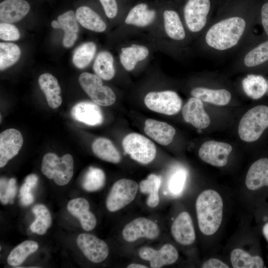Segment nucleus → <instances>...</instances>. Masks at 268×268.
<instances>
[{"label": "nucleus", "mask_w": 268, "mask_h": 268, "mask_svg": "<svg viewBox=\"0 0 268 268\" xmlns=\"http://www.w3.org/2000/svg\"><path fill=\"white\" fill-rule=\"evenodd\" d=\"M254 18L246 8L221 12L198 37L201 51L213 58L235 55L251 39Z\"/></svg>", "instance_id": "1"}, {"label": "nucleus", "mask_w": 268, "mask_h": 268, "mask_svg": "<svg viewBox=\"0 0 268 268\" xmlns=\"http://www.w3.org/2000/svg\"><path fill=\"white\" fill-rule=\"evenodd\" d=\"M223 203L220 194L208 189L198 197L196 209L198 225L201 232L210 236L215 233L221 224Z\"/></svg>", "instance_id": "2"}, {"label": "nucleus", "mask_w": 268, "mask_h": 268, "mask_svg": "<svg viewBox=\"0 0 268 268\" xmlns=\"http://www.w3.org/2000/svg\"><path fill=\"white\" fill-rule=\"evenodd\" d=\"M210 0H188L183 9V18L187 30L199 37L207 27L211 18Z\"/></svg>", "instance_id": "3"}, {"label": "nucleus", "mask_w": 268, "mask_h": 268, "mask_svg": "<svg viewBox=\"0 0 268 268\" xmlns=\"http://www.w3.org/2000/svg\"><path fill=\"white\" fill-rule=\"evenodd\" d=\"M268 127V107L255 106L248 111L241 118L238 126L240 138L246 142L257 140Z\"/></svg>", "instance_id": "4"}, {"label": "nucleus", "mask_w": 268, "mask_h": 268, "mask_svg": "<svg viewBox=\"0 0 268 268\" xmlns=\"http://www.w3.org/2000/svg\"><path fill=\"white\" fill-rule=\"evenodd\" d=\"M41 171L48 179H53L58 185H66L73 176V158L69 154L60 158L54 153H47L42 159Z\"/></svg>", "instance_id": "5"}, {"label": "nucleus", "mask_w": 268, "mask_h": 268, "mask_svg": "<svg viewBox=\"0 0 268 268\" xmlns=\"http://www.w3.org/2000/svg\"><path fill=\"white\" fill-rule=\"evenodd\" d=\"M234 67L241 70H251L268 62V40L257 45L251 39L235 55Z\"/></svg>", "instance_id": "6"}, {"label": "nucleus", "mask_w": 268, "mask_h": 268, "mask_svg": "<svg viewBox=\"0 0 268 268\" xmlns=\"http://www.w3.org/2000/svg\"><path fill=\"white\" fill-rule=\"evenodd\" d=\"M125 151L135 161L147 164L152 162L156 154L155 144L148 138L138 133L127 135L122 141Z\"/></svg>", "instance_id": "7"}, {"label": "nucleus", "mask_w": 268, "mask_h": 268, "mask_svg": "<svg viewBox=\"0 0 268 268\" xmlns=\"http://www.w3.org/2000/svg\"><path fill=\"white\" fill-rule=\"evenodd\" d=\"M79 83L86 94L96 104L102 106L113 105L116 96L112 89L103 84L102 79L96 74L84 72L78 77Z\"/></svg>", "instance_id": "8"}, {"label": "nucleus", "mask_w": 268, "mask_h": 268, "mask_svg": "<svg viewBox=\"0 0 268 268\" xmlns=\"http://www.w3.org/2000/svg\"><path fill=\"white\" fill-rule=\"evenodd\" d=\"M137 183L132 180L122 179L113 185L106 201V206L110 212H115L132 202L138 190Z\"/></svg>", "instance_id": "9"}, {"label": "nucleus", "mask_w": 268, "mask_h": 268, "mask_svg": "<svg viewBox=\"0 0 268 268\" xmlns=\"http://www.w3.org/2000/svg\"><path fill=\"white\" fill-rule=\"evenodd\" d=\"M144 102L150 110L166 115L178 113L182 105L181 97L172 90L150 92L145 95Z\"/></svg>", "instance_id": "10"}, {"label": "nucleus", "mask_w": 268, "mask_h": 268, "mask_svg": "<svg viewBox=\"0 0 268 268\" xmlns=\"http://www.w3.org/2000/svg\"><path fill=\"white\" fill-rule=\"evenodd\" d=\"M160 229L158 225L144 217L136 218L124 228L122 236L124 240L129 242L135 241L140 238L153 240L159 235Z\"/></svg>", "instance_id": "11"}, {"label": "nucleus", "mask_w": 268, "mask_h": 268, "mask_svg": "<svg viewBox=\"0 0 268 268\" xmlns=\"http://www.w3.org/2000/svg\"><path fill=\"white\" fill-rule=\"evenodd\" d=\"M76 243L84 256L93 263H100L109 255V248L106 242L93 235L79 234Z\"/></svg>", "instance_id": "12"}, {"label": "nucleus", "mask_w": 268, "mask_h": 268, "mask_svg": "<svg viewBox=\"0 0 268 268\" xmlns=\"http://www.w3.org/2000/svg\"><path fill=\"white\" fill-rule=\"evenodd\" d=\"M232 150L228 143L210 140L204 142L199 151V156L205 162L216 167L226 165L228 157Z\"/></svg>", "instance_id": "13"}, {"label": "nucleus", "mask_w": 268, "mask_h": 268, "mask_svg": "<svg viewBox=\"0 0 268 268\" xmlns=\"http://www.w3.org/2000/svg\"><path fill=\"white\" fill-rule=\"evenodd\" d=\"M140 258L150 262L152 268H160L175 263L179 254L176 248L170 244H166L159 250L149 247H143L138 251Z\"/></svg>", "instance_id": "14"}, {"label": "nucleus", "mask_w": 268, "mask_h": 268, "mask_svg": "<svg viewBox=\"0 0 268 268\" xmlns=\"http://www.w3.org/2000/svg\"><path fill=\"white\" fill-rule=\"evenodd\" d=\"M23 139L21 133L14 129H8L0 134V167L16 156L21 149Z\"/></svg>", "instance_id": "15"}, {"label": "nucleus", "mask_w": 268, "mask_h": 268, "mask_svg": "<svg viewBox=\"0 0 268 268\" xmlns=\"http://www.w3.org/2000/svg\"><path fill=\"white\" fill-rule=\"evenodd\" d=\"M171 234L175 240L184 245L192 244L196 239V233L190 214L183 211L180 213L173 222Z\"/></svg>", "instance_id": "16"}, {"label": "nucleus", "mask_w": 268, "mask_h": 268, "mask_svg": "<svg viewBox=\"0 0 268 268\" xmlns=\"http://www.w3.org/2000/svg\"><path fill=\"white\" fill-rule=\"evenodd\" d=\"M182 113L184 120L197 129H205L210 124V120L202 101L198 98H190L183 106Z\"/></svg>", "instance_id": "17"}, {"label": "nucleus", "mask_w": 268, "mask_h": 268, "mask_svg": "<svg viewBox=\"0 0 268 268\" xmlns=\"http://www.w3.org/2000/svg\"><path fill=\"white\" fill-rule=\"evenodd\" d=\"M71 115L77 121L91 126L101 125L103 121L100 108L91 102L83 101L77 103L71 109Z\"/></svg>", "instance_id": "18"}, {"label": "nucleus", "mask_w": 268, "mask_h": 268, "mask_svg": "<svg viewBox=\"0 0 268 268\" xmlns=\"http://www.w3.org/2000/svg\"><path fill=\"white\" fill-rule=\"evenodd\" d=\"M144 131L149 137L163 145L169 144L176 133L175 129L172 126L152 119L146 120Z\"/></svg>", "instance_id": "19"}, {"label": "nucleus", "mask_w": 268, "mask_h": 268, "mask_svg": "<svg viewBox=\"0 0 268 268\" xmlns=\"http://www.w3.org/2000/svg\"><path fill=\"white\" fill-rule=\"evenodd\" d=\"M89 208L88 201L82 198L72 199L67 205L69 212L78 218L82 228L87 231L93 230L97 223L96 217Z\"/></svg>", "instance_id": "20"}, {"label": "nucleus", "mask_w": 268, "mask_h": 268, "mask_svg": "<svg viewBox=\"0 0 268 268\" xmlns=\"http://www.w3.org/2000/svg\"><path fill=\"white\" fill-rule=\"evenodd\" d=\"M163 16L167 36L175 42H185L187 39V30L179 14L176 10L167 9L164 11Z\"/></svg>", "instance_id": "21"}, {"label": "nucleus", "mask_w": 268, "mask_h": 268, "mask_svg": "<svg viewBox=\"0 0 268 268\" xmlns=\"http://www.w3.org/2000/svg\"><path fill=\"white\" fill-rule=\"evenodd\" d=\"M190 93L192 97L202 102L219 106L228 104L232 97L230 91L223 88H214L198 86L193 88Z\"/></svg>", "instance_id": "22"}, {"label": "nucleus", "mask_w": 268, "mask_h": 268, "mask_svg": "<svg viewBox=\"0 0 268 268\" xmlns=\"http://www.w3.org/2000/svg\"><path fill=\"white\" fill-rule=\"evenodd\" d=\"M30 9L29 3L25 0H4L0 3V20L10 23L19 21Z\"/></svg>", "instance_id": "23"}, {"label": "nucleus", "mask_w": 268, "mask_h": 268, "mask_svg": "<svg viewBox=\"0 0 268 268\" xmlns=\"http://www.w3.org/2000/svg\"><path fill=\"white\" fill-rule=\"evenodd\" d=\"M245 184L252 191L268 187V159L261 158L254 162L247 172Z\"/></svg>", "instance_id": "24"}, {"label": "nucleus", "mask_w": 268, "mask_h": 268, "mask_svg": "<svg viewBox=\"0 0 268 268\" xmlns=\"http://www.w3.org/2000/svg\"><path fill=\"white\" fill-rule=\"evenodd\" d=\"M38 83L49 107L53 109L58 108L62 104V99L60 95L61 88L57 78L49 73H43L39 77Z\"/></svg>", "instance_id": "25"}, {"label": "nucleus", "mask_w": 268, "mask_h": 268, "mask_svg": "<svg viewBox=\"0 0 268 268\" xmlns=\"http://www.w3.org/2000/svg\"><path fill=\"white\" fill-rule=\"evenodd\" d=\"M60 29L65 32L63 45L66 48L72 46L77 38L79 27L75 13L73 10H68L58 17Z\"/></svg>", "instance_id": "26"}, {"label": "nucleus", "mask_w": 268, "mask_h": 268, "mask_svg": "<svg viewBox=\"0 0 268 268\" xmlns=\"http://www.w3.org/2000/svg\"><path fill=\"white\" fill-rule=\"evenodd\" d=\"M120 54V61L127 71L133 70L137 64L145 59L149 55L148 49L144 46L132 44L122 48Z\"/></svg>", "instance_id": "27"}, {"label": "nucleus", "mask_w": 268, "mask_h": 268, "mask_svg": "<svg viewBox=\"0 0 268 268\" xmlns=\"http://www.w3.org/2000/svg\"><path fill=\"white\" fill-rule=\"evenodd\" d=\"M75 15L78 22L84 28L96 32H103L107 28L100 15L87 6L79 7Z\"/></svg>", "instance_id": "28"}, {"label": "nucleus", "mask_w": 268, "mask_h": 268, "mask_svg": "<svg viewBox=\"0 0 268 268\" xmlns=\"http://www.w3.org/2000/svg\"><path fill=\"white\" fill-rule=\"evenodd\" d=\"M156 16V11L148 9L145 3H140L134 6L128 13L125 22L128 25L144 27L150 24Z\"/></svg>", "instance_id": "29"}, {"label": "nucleus", "mask_w": 268, "mask_h": 268, "mask_svg": "<svg viewBox=\"0 0 268 268\" xmlns=\"http://www.w3.org/2000/svg\"><path fill=\"white\" fill-rule=\"evenodd\" d=\"M94 154L101 159L113 163H118L121 160V155L113 143L108 139L100 137L92 144Z\"/></svg>", "instance_id": "30"}, {"label": "nucleus", "mask_w": 268, "mask_h": 268, "mask_svg": "<svg viewBox=\"0 0 268 268\" xmlns=\"http://www.w3.org/2000/svg\"><path fill=\"white\" fill-rule=\"evenodd\" d=\"M114 60L111 53L102 51L96 56L93 66L96 75L105 80H110L115 76Z\"/></svg>", "instance_id": "31"}, {"label": "nucleus", "mask_w": 268, "mask_h": 268, "mask_svg": "<svg viewBox=\"0 0 268 268\" xmlns=\"http://www.w3.org/2000/svg\"><path fill=\"white\" fill-rule=\"evenodd\" d=\"M242 88L245 94L253 99H258L266 93L268 83L262 75L248 74L242 81Z\"/></svg>", "instance_id": "32"}, {"label": "nucleus", "mask_w": 268, "mask_h": 268, "mask_svg": "<svg viewBox=\"0 0 268 268\" xmlns=\"http://www.w3.org/2000/svg\"><path fill=\"white\" fill-rule=\"evenodd\" d=\"M161 184L160 176L151 174L146 179L139 184V190L142 194H148L147 205L150 207H155L159 202V190Z\"/></svg>", "instance_id": "33"}, {"label": "nucleus", "mask_w": 268, "mask_h": 268, "mask_svg": "<svg viewBox=\"0 0 268 268\" xmlns=\"http://www.w3.org/2000/svg\"><path fill=\"white\" fill-rule=\"evenodd\" d=\"M230 261L234 268H262L264 265V261L261 257L253 256L239 248L232 251Z\"/></svg>", "instance_id": "34"}, {"label": "nucleus", "mask_w": 268, "mask_h": 268, "mask_svg": "<svg viewBox=\"0 0 268 268\" xmlns=\"http://www.w3.org/2000/svg\"><path fill=\"white\" fill-rule=\"evenodd\" d=\"M32 212L35 214L36 219L31 224L30 229L34 233L44 235L52 224L50 212L48 208L42 204L34 206Z\"/></svg>", "instance_id": "35"}, {"label": "nucleus", "mask_w": 268, "mask_h": 268, "mask_svg": "<svg viewBox=\"0 0 268 268\" xmlns=\"http://www.w3.org/2000/svg\"><path fill=\"white\" fill-rule=\"evenodd\" d=\"M38 247V244L35 241H23L11 251L7 257V262L11 266H18L22 264L29 255L35 252Z\"/></svg>", "instance_id": "36"}, {"label": "nucleus", "mask_w": 268, "mask_h": 268, "mask_svg": "<svg viewBox=\"0 0 268 268\" xmlns=\"http://www.w3.org/2000/svg\"><path fill=\"white\" fill-rule=\"evenodd\" d=\"M96 49L95 44L92 42L80 45L73 53V64L78 68H85L93 59Z\"/></svg>", "instance_id": "37"}, {"label": "nucleus", "mask_w": 268, "mask_h": 268, "mask_svg": "<svg viewBox=\"0 0 268 268\" xmlns=\"http://www.w3.org/2000/svg\"><path fill=\"white\" fill-rule=\"evenodd\" d=\"M21 50L12 43H0V69L3 70L14 65L19 60Z\"/></svg>", "instance_id": "38"}, {"label": "nucleus", "mask_w": 268, "mask_h": 268, "mask_svg": "<svg viewBox=\"0 0 268 268\" xmlns=\"http://www.w3.org/2000/svg\"><path fill=\"white\" fill-rule=\"evenodd\" d=\"M105 181V174L102 169L91 167L84 175L82 187L88 192L97 191L104 186Z\"/></svg>", "instance_id": "39"}, {"label": "nucleus", "mask_w": 268, "mask_h": 268, "mask_svg": "<svg viewBox=\"0 0 268 268\" xmlns=\"http://www.w3.org/2000/svg\"><path fill=\"white\" fill-rule=\"evenodd\" d=\"M16 182L14 178L7 180L1 178L0 181V202L3 204L12 203L16 195Z\"/></svg>", "instance_id": "40"}, {"label": "nucleus", "mask_w": 268, "mask_h": 268, "mask_svg": "<svg viewBox=\"0 0 268 268\" xmlns=\"http://www.w3.org/2000/svg\"><path fill=\"white\" fill-rule=\"evenodd\" d=\"M187 174L183 169H180L175 172L170 177L168 182V189L173 194H180L186 182Z\"/></svg>", "instance_id": "41"}, {"label": "nucleus", "mask_w": 268, "mask_h": 268, "mask_svg": "<svg viewBox=\"0 0 268 268\" xmlns=\"http://www.w3.org/2000/svg\"><path fill=\"white\" fill-rule=\"evenodd\" d=\"M20 33L14 25L7 22L0 24V38L4 41H13L19 39Z\"/></svg>", "instance_id": "42"}, {"label": "nucleus", "mask_w": 268, "mask_h": 268, "mask_svg": "<svg viewBox=\"0 0 268 268\" xmlns=\"http://www.w3.org/2000/svg\"><path fill=\"white\" fill-rule=\"evenodd\" d=\"M99 1L106 16L111 19L115 18L118 11L116 0H99Z\"/></svg>", "instance_id": "43"}, {"label": "nucleus", "mask_w": 268, "mask_h": 268, "mask_svg": "<svg viewBox=\"0 0 268 268\" xmlns=\"http://www.w3.org/2000/svg\"><path fill=\"white\" fill-rule=\"evenodd\" d=\"M202 268H228L229 266L219 259H210L205 261L201 266Z\"/></svg>", "instance_id": "44"}, {"label": "nucleus", "mask_w": 268, "mask_h": 268, "mask_svg": "<svg viewBox=\"0 0 268 268\" xmlns=\"http://www.w3.org/2000/svg\"><path fill=\"white\" fill-rule=\"evenodd\" d=\"M261 19L264 31L268 36V2L265 3L262 6Z\"/></svg>", "instance_id": "45"}, {"label": "nucleus", "mask_w": 268, "mask_h": 268, "mask_svg": "<svg viewBox=\"0 0 268 268\" xmlns=\"http://www.w3.org/2000/svg\"><path fill=\"white\" fill-rule=\"evenodd\" d=\"M34 201V197L32 193L21 197V203L24 205H28Z\"/></svg>", "instance_id": "46"}, {"label": "nucleus", "mask_w": 268, "mask_h": 268, "mask_svg": "<svg viewBox=\"0 0 268 268\" xmlns=\"http://www.w3.org/2000/svg\"><path fill=\"white\" fill-rule=\"evenodd\" d=\"M127 268H147L148 267L143 265L133 263V264H131L129 265Z\"/></svg>", "instance_id": "47"}, {"label": "nucleus", "mask_w": 268, "mask_h": 268, "mask_svg": "<svg viewBox=\"0 0 268 268\" xmlns=\"http://www.w3.org/2000/svg\"><path fill=\"white\" fill-rule=\"evenodd\" d=\"M262 231L265 238L268 242V222L264 225Z\"/></svg>", "instance_id": "48"}, {"label": "nucleus", "mask_w": 268, "mask_h": 268, "mask_svg": "<svg viewBox=\"0 0 268 268\" xmlns=\"http://www.w3.org/2000/svg\"><path fill=\"white\" fill-rule=\"evenodd\" d=\"M52 26L55 29H60V24L57 20H53L51 23Z\"/></svg>", "instance_id": "49"}]
</instances>
